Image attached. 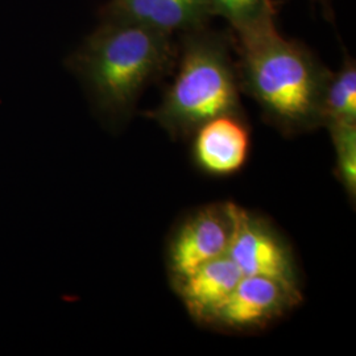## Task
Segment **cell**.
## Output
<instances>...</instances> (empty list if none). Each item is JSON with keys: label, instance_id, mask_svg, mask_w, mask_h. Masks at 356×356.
Instances as JSON below:
<instances>
[{"label": "cell", "instance_id": "1", "mask_svg": "<svg viewBox=\"0 0 356 356\" xmlns=\"http://www.w3.org/2000/svg\"><path fill=\"white\" fill-rule=\"evenodd\" d=\"M241 91L285 135L322 127V103L332 72L304 42L285 38L276 20L234 35Z\"/></svg>", "mask_w": 356, "mask_h": 356}, {"label": "cell", "instance_id": "2", "mask_svg": "<svg viewBox=\"0 0 356 356\" xmlns=\"http://www.w3.org/2000/svg\"><path fill=\"white\" fill-rule=\"evenodd\" d=\"M177 42L152 28L102 20L67 66L88 90L97 111L118 127L132 116L141 94L173 70Z\"/></svg>", "mask_w": 356, "mask_h": 356}, {"label": "cell", "instance_id": "3", "mask_svg": "<svg viewBox=\"0 0 356 356\" xmlns=\"http://www.w3.org/2000/svg\"><path fill=\"white\" fill-rule=\"evenodd\" d=\"M231 31L209 26L181 33L175 78L147 116L173 138H184L223 114H244Z\"/></svg>", "mask_w": 356, "mask_h": 356}, {"label": "cell", "instance_id": "4", "mask_svg": "<svg viewBox=\"0 0 356 356\" xmlns=\"http://www.w3.org/2000/svg\"><path fill=\"white\" fill-rule=\"evenodd\" d=\"M227 256L243 276H261L279 281L301 293L298 269L291 247L261 216L234 206V231ZM302 294V293H301Z\"/></svg>", "mask_w": 356, "mask_h": 356}, {"label": "cell", "instance_id": "5", "mask_svg": "<svg viewBox=\"0 0 356 356\" xmlns=\"http://www.w3.org/2000/svg\"><path fill=\"white\" fill-rule=\"evenodd\" d=\"M234 206L232 202L207 204L178 226L166 254L173 284L227 254L234 231Z\"/></svg>", "mask_w": 356, "mask_h": 356}, {"label": "cell", "instance_id": "6", "mask_svg": "<svg viewBox=\"0 0 356 356\" xmlns=\"http://www.w3.org/2000/svg\"><path fill=\"white\" fill-rule=\"evenodd\" d=\"M302 301L279 281L261 276H243L227 300L206 325L229 330H254L280 318Z\"/></svg>", "mask_w": 356, "mask_h": 356}, {"label": "cell", "instance_id": "7", "mask_svg": "<svg viewBox=\"0 0 356 356\" xmlns=\"http://www.w3.org/2000/svg\"><path fill=\"white\" fill-rule=\"evenodd\" d=\"M102 20L148 26L166 35H181L209 26V0H110L101 8Z\"/></svg>", "mask_w": 356, "mask_h": 356}, {"label": "cell", "instance_id": "8", "mask_svg": "<svg viewBox=\"0 0 356 356\" xmlns=\"http://www.w3.org/2000/svg\"><path fill=\"white\" fill-rule=\"evenodd\" d=\"M193 156L206 173L227 176L241 170L250 152V128L244 114H223L194 132Z\"/></svg>", "mask_w": 356, "mask_h": 356}, {"label": "cell", "instance_id": "9", "mask_svg": "<svg viewBox=\"0 0 356 356\" xmlns=\"http://www.w3.org/2000/svg\"><path fill=\"white\" fill-rule=\"evenodd\" d=\"M242 277L239 268L225 254L195 269L173 286L191 317L206 325Z\"/></svg>", "mask_w": 356, "mask_h": 356}, {"label": "cell", "instance_id": "10", "mask_svg": "<svg viewBox=\"0 0 356 356\" xmlns=\"http://www.w3.org/2000/svg\"><path fill=\"white\" fill-rule=\"evenodd\" d=\"M343 124H356V65L348 56L331 74L322 103V127Z\"/></svg>", "mask_w": 356, "mask_h": 356}, {"label": "cell", "instance_id": "11", "mask_svg": "<svg viewBox=\"0 0 356 356\" xmlns=\"http://www.w3.org/2000/svg\"><path fill=\"white\" fill-rule=\"evenodd\" d=\"M213 16L225 17L234 35L276 20L275 0H209Z\"/></svg>", "mask_w": 356, "mask_h": 356}, {"label": "cell", "instance_id": "12", "mask_svg": "<svg viewBox=\"0 0 356 356\" xmlns=\"http://www.w3.org/2000/svg\"><path fill=\"white\" fill-rule=\"evenodd\" d=\"M337 156V176L344 191L355 201L356 195V124L327 128Z\"/></svg>", "mask_w": 356, "mask_h": 356}, {"label": "cell", "instance_id": "13", "mask_svg": "<svg viewBox=\"0 0 356 356\" xmlns=\"http://www.w3.org/2000/svg\"><path fill=\"white\" fill-rule=\"evenodd\" d=\"M314 1H318L323 8V13L326 15V17L329 20H332V7H331V0H314Z\"/></svg>", "mask_w": 356, "mask_h": 356}]
</instances>
